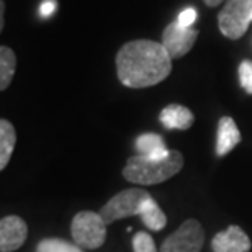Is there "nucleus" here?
<instances>
[{"instance_id": "obj_5", "label": "nucleus", "mask_w": 252, "mask_h": 252, "mask_svg": "<svg viewBox=\"0 0 252 252\" xmlns=\"http://www.w3.org/2000/svg\"><path fill=\"white\" fill-rule=\"evenodd\" d=\"M149 193L144 189H126L112 196L107 203L98 211L100 216L107 224H112L115 221L129 218V216L139 215L141 205L149 198Z\"/></svg>"}, {"instance_id": "obj_18", "label": "nucleus", "mask_w": 252, "mask_h": 252, "mask_svg": "<svg viewBox=\"0 0 252 252\" xmlns=\"http://www.w3.org/2000/svg\"><path fill=\"white\" fill-rule=\"evenodd\" d=\"M239 84L246 92L252 95V61L244 59L239 64Z\"/></svg>"}, {"instance_id": "obj_13", "label": "nucleus", "mask_w": 252, "mask_h": 252, "mask_svg": "<svg viewBox=\"0 0 252 252\" xmlns=\"http://www.w3.org/2000/svg\"><path fill=\"white\" fill-rule=\"evenodd\" d=\"M139 218L146 228L151 231H160L167 224V216H165L162 208L158 205V201H156L153 196H149V198L141 205Z\"/></svg>"}, {"instance_id": "obj_11", "label": "nucleus", "mask_w": 252, "mask_h": 252, "mask_svg": "<svg viewBox=\"0 0 252 252\" xmlns=\"http://www.w3.org/2000/svg\"><path fill=\"white\" fill-rule=\"evenodd\" d=\"M160 125L164 126L165 129H190L191 125L195 122V117L191 113V110L184 107V105L179 103H172L167 105L159 115Z\"/></svg>"}, {"instance_id": "obj_4", "label": "nucleus", "mask_w": 252, "mask_h": 252, "mask_svg": "<svg viewBox=\"0 0 252 252\" xmlns=\"http://www.w3.org/2000/svg\"><path fill=\"white\" fill-rule=\"evenodd\" d=\"M252 23V0H226L218 15L220 32L229 39L243 38Z\"/></svg>"}, {"instance_id": "obj_6", "label": "nucleus", "mask_w": 252, "mask_h": 252, "mask_svg": "<svg viewBox=\"0 0 252 252\" xmlns=\"http://www.w3.org/2000/svg\"><path fill=\"white\" fill-rule=\"evenodd\" d=\"M205 243V231L200 221L187 220L167 236L160 252H200Z\"/></svg>"}, {"instance_id": "obj_19", "label": "nucleus", "mask_w": 252, "mask_h": 252, "mask_svg": "<svg viewBox=\"0 0 252 252\" xmlns=\"http://www.w3.org/2000/svg\"><path fill=\"white\" fill-rule=\"evenodd\" d=\"M195 20H196V10L189 7V8H185L179 13L177 23H180L182 27H191V25L195 23Z\"/></svg>"}, {"instance_id": "obj_9", "label": "nucleus", "mask_w": 252, "mask_h": 252, "mask_svg": "<svg viewBox=\"0 0 252 252\" xmlns=\"http://www.w3.org/2000/svg\"><path fill=\"white\" fill-rule=\"evenodd\" d=\"M251 239L239 226L231 224L226 229L220 231L211 239V249L213 252H249Z\"/></svg>"}, {"instance_id": "obj_15", "label": "nucleus", "mask_w": 252, "mask_h": 252, "mask_svg": "<svg viewBox=\"0 0 252 252\" xmlns=\"http://www.w3.org/2000/svg\"><path fill=\"white\" fill-rule=\"evenodd\" d=\"M17 70V56L10 48H0V90H7Z\"/></svg>"}, {"instance_id": "obj_21", "label": "nucleus", "mask_w": 252, "mask_h": 252, "mask_svg": "<svg viewBox=\"0 0 252 252\" xmlns=\"http://www.w3.org/2000/svg\"><path fill=\"white\" fill-rule=\"evenodd\" d=\"M5 27V3H0V30Z\"/></svg>"}, {"instance_id": "obj_22", "label": "nucleus", "mask_w": 252, "mask_h": 252, "mask_svg": "<svg viewBox=\"0 0 252 252\" xmlns=\"http://www.w3.org/2000/svg\"><path fill=\"white\" fill-rule=\"evenodd\" d=\"M203 2L208 5V7H218V5L223 3L224 0H203Z\"/></svg>"}, {"instance_id": "obj_3", "label": "nucleus", "mask_w": 252, "mask_h": 252, "mask_svg": "<svg viewBox=\"0 0 252 252\" xmlns=\"http://www.w3.org/2000/svg\"><path fill=\"white\" fill-rule=\"evenodd\" d=\"M74 243L82 249L102 248L107 238V223L95 211H79L70 223Z\"/></svg>"}, {"instance_id": "obj_14", "label": "nucleus", "mask_w": 252, "mask_h": 252, "mask_svg": "<svg viewBox=\"0 0 252 252\" xmlns=\"http://www.w3.org/2000/svg\"><path fill=\"white\" fill-rule=\"evenodd\" d=\"M17 144V131L7 120H0V170L7 167Z\"/></svg>"}, {"instance_id": "obj_7", "label": "nucleus", "mask_w": 252, "mask_h": 252, "mask_svg": "<svg viewBox=\"0 0 252 252\" xmlns=\"http://www.w3.org/2000/svg\"><path fill=\"white\" fill-rule=\"evenodd\" d=\"M198 38V30L191 27H182L177 20L169 23L162 32V46L172 59H180L190 53Z\"/></svg>"}, {"instance_id": "obj_17", "label": "nucleus", "mask_w": 252, "mask_h": 252, "mask_svg": "<svg viewBox=\"0 0 252 252\" xmlns=\"http://www.w3.org/2000/svg\"><path fill=\"white\" fill-rule=\"evenodd\" d=\"M133 251L134 252H158L154 239L146 231H139L133 238Z\"/></svg>"}, {"instance_id": "obj_10", "label": "nucleus", "mask_w": 252, "mask_h": 252, "mask_svg": "<svg viewBox=\"0 0 252 252\" xmlns=\"http://www.w3.org/2000/svg\"><path fill=\"white\" fill-rule=\"evenodd\" d=\"M241 143V131L231 117H223L218 123V134H216V156L223 158L229 154L236 146Z\"/></svg>"}, {"instance_id": "obj_1", "label": "nucleus", "mask_w": 252, "mask_h": 252, "mask_svg": "<svg viewBox=\"0 0 252 252\" xmlns=\"http://www.w3.org/2000/svg\"><path fill=\"white\" fill-rule=\"evenodd\" d=\"M172 58L162 43L134 39L123 44L117 54V74L125 87L146 89L169 77Z\"/></svg>"}, {"instance_id": "obj_16", "label": "nucleus", "mask_w": 252, "mask_h": 252, "mask_svg": "<svg viewBox=\"0 0 252 252\" xmlns=\"http://www.w3.org/2000/svg\"><path fill=\"white\" fill-rule=\"evenodd\" d=\"M36 252H84L77 244H70L64 239L48 238L39 241L36 246Z\"/></svg>"}, {"instance_id": "obj_2", "label": "nucleus", "mask_w": 252, "mask_h": 252, "mask_svg": "<svg viewBox=\"0 0 252 252\" xmlns=\"http://www.w3.org/2000/svg\"><path fill=\"white\" fill-rule=\"evenodd\" d=\"M184 167V156L175 149H170L165 158H144V156H133L128 159L123 175L131 184L136 185H156L162 184L175 174H179Z\"/></svg>"}, {"instance_id": "obj_8", "label": "nucleus", "mask_w": 252, "mask_h": 252, "mask_svg": "<svg viewBox=\"0 0 252 252\" xmlns=\"http://www.w3.org/2000/svg\"><path fill=\"white\" fill-rule=\"evenodd\" d=\"M28 238V226L17 215L3 216L0 221V252H15Z\"/></svg>"}, {"instance_id": "obj_12", "label": "nucleus", "mask_w": 252, "mask_h": 252, "mask_svg": "<svg viewBox=\"0 0 252 252\" xmlns=\"http://www.w3.org/2000/svg\"><path fill=\"white\" fill-rule=\"evenodd\" d=\"M134 149L138 156H144V158H165L169 156L170 149H167L165 141L162 136L156 133H144L136 138L134 141Z\"/></svg>"}, {"instance_id": "obj_20", "label": "nucleus", "mask_w": 252, "mask_h": 252, "mask_svg": "<svg viewBox=\"0 0 252 252\" xmlns=\"http://www.w3.org/2000/svg\"><path fill=\"white\" fill-rule=\"evenodd\" d=\"M58 3L56 0H44V2L39 5V15L41 17H51V15L56 12Z\"/></svg>"}]
</instances>
